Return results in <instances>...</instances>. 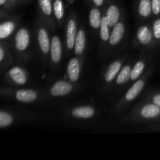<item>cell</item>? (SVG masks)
Instances as JSON below:
<instances>
[{
	"label": "cell",
	"instance_id": "cell-32",
	"mask_svg": "<svg viewBox=\"0 0 160 160\" xmlns=\"http://www.w3.org/2000/svg\"><path fill=\"white\" fill-rule=\"evenodd\" d=\"M67 1H68V2H70V3H72V2H73V0H67Z\"/></svg>",
	"mask_w": 160,
	"mask_h": 160
},
{
	"label": "cell",
	"instance_id": "cell-24",
	"mask_svg": "<svg viewBox=\"0 0 160 160\" xmlns=\"http://www.w3.org/2000/svg\"><path fill=\"white\" fill-rule=\"evenodd\" d=\"M39 7L44 15L49 17L53 12V3L52 0H38Z\"/></svg>",
	"mask_w": 160,
	"mask_h": 160
},
{
	"label": "cell",
	"instance_id": "cell-8",
	"mask_svg": "<svg viewBox=\"0 0 160 160\" xmlns=\"http://www.w3.org/2000/svg\"><path fill=\"white\" fill-rule=\"evenodd\" d=\"M15 97L17 101L20 102L29 103L35 101L38 98V94L35 91L31 89H20L17 91Z\"/></svg>",
	"mask_w": 160,
	"mask_h": 160
},
{
	"label": "cell",
	"instance_id": "cell-2",
	"mask_svg": "<svg viewBox=\"0 0 160 160\" xmlns=\"http://www.w3.org/2000/svg\"><path fill=\"white\" fill-rule=\"evenodd\" d=\"M30 44V34L26 28H21L15 36V46L18 51L23 52L28 48Z\"/></svg>",
	"mask_w": 160,
	"mask_h": 160
},
{
	"label": "cell",
	"instance_id": "cell-34",
	"mask_svg": "<svg viewBox=\"0 0 160 160\" xmlns=\"http://www.w3.org/2000/svg\"><path fill=\"white\" fill-rule=\"evenodd\" d=\"M88 1H89V0H88Z\"/></svg>",
	"mask_w": 160,
	"mask_h": 160
},
{
	"label": "cell",
	"instance_id": "cell-16",
	"mask_svg": "<svg viewBox=\"0 0 160 160\" xmlns=\"http://www.w3.org/2000/svg\"><path fill=\"white\" fill-rule=\"evenodd\" d=\"M106 20L109 27H114L120 19V10L116 5H111L109 6L106 12Z\"/></svg>",
	"mask_w": 160,
	"mask_h": 160
},
{
	"label": "cell",
	"instance_id": "cell-11",
	"mask_svg": "<svg viewBox=\"0 0 160 160\" xmlns=\"http://www.w3.org/2000/svg\"><path fill=\"white\" fill-rule=\"evenodd\" d=\"M72 116L78 119H89L95 116V110L91 106H80L76 107L72 110Z\"/></svg>",
	"mask_w": 160,
	"mask_h": 160
},
{
	"label": "cell",
	"instance_id": "cell-28",
	"mask_svg": "<svg viewBox=\"0 0 160 160\" xmlns=\"http://www.w3.org/2000/svg\"><path fill=\"white\" fill-rule=\"evenodd\" d=\"M152 102L154 104L157 105L158 106H159L160 107V94H157V95L153 96Z\"/></svg>",
	"mask_w": 160,
	"mask_h": 160
},
{
	"label": "cell",
	"instance_id": "cell-4",
	"mask_svg": "<svg viewBox=\"0 0 160 160\" xmlns=\"http://www.w3.org/2000/svg\"><path fill=\"white\" fill-rule=\"evenodd\" d=\"M145 81L144 78L140 80H137L136 82L127 92L126 95L124 96V101L130 102H132L133 100L135 99L140 95L141 92H142L143 88H145Z\"/></svg>",
	"mask_w": 160,
	"mask_h": 160
},
{
	"label": "cell",
	"instance_id": "cell-18",
	"mask_svg": "<svg viewBox=\"0 0 160 160\" xmlns=\"http://www.w3.org/2000/svg\"><path fill=\"white\" fill-rule=\"evenodd\" d=\"M131 68L129 65H127L123 67L120 70V73H118L116 79V82L119 85L125 84L128 82L129 80H131Z\"/></svg>",
	"mask_w": 160,
	"mask_h": 160
},
{
	"label": "cell",
	"instance_id": "cell-6",
	"mask_svg": "<svg viewBox=\"0 0 160 160\" xmlns=\"http://www.w3.org/2000/svg\"><path fill=\"white\" fill-rule=\"evenodd\" d=\"M50 51H51V58L52 62L54 63H58L60 62L62 57V45H61L60 39L58 36L55 35L52 38Z\"/></svg>",
	"mask_w": 160,
	"mask_h": 160
},
{
	"label": "cell",
	"instance_id": "cell-1",
	"mask_svg": "<svg viewBox=\"0 0 160 160\" xmlns=\"http://www.w3.org/2000/svg\"><path fill=\"white\" fill-rule=\"evenodd\" d=\"M73 90V85L70 83L64 81H56L50 89V93L52 96L59 97L64 96Z\"/></svg>",
	"mask_w": 160,
	"mask_h": 160
},
{
	"label": "cell",
	"instance_id": "cell-7",
	"mask_svg": "<svg viewBox=\"0 0 160 160\" xmlns=\"http://www.w3.org/2000/svg\"><path fill=\"white\" fill-rule=\"evenodd\" d=\"M125 33V26L121 22H118L115 26L113 27L112 33L110 34V38H109V45L114 46L117 45L121 42L122 38L124 36Z\"/></svg>",
	"mask_w": 160,
	"mask_h": 160
},
{
	"label": "cell",
	"instance_id": "cell-14",
	"mask_svg": "<svg viewBox=\"0 0 160 160\" xmlns=\"http://www.w3.org/2000/svg\"><path fill=\"white\" fill-rule=\"evenodd\" d=\"M86 48V34L83 29H80L77 34L74 44V53L78 56H81Z\"/></svg>",
	"mask_w": 160,
	"mask_h": 160
},
{
	"label": "cell",
	"instance_id": "cell-27",
	"mask_svg": "<svg viewBox=\"0 0 160 160\" xmlns=\"http://www.w3.org/2000/svg\"><path fill=\"white\" fill-rule=\"evenodd\" d=\"M152 12L155 15H159L160 13V0H151Z\"/></svg>",
	"mask_w": 160,
	"mask_h": 160
},
{
	"label": "cell",
	"instance_id": "cell-9",
	"mask_svg": "<svg viewBox=\"0 0 160 160\" xmlns=\"http://www.w3.org/2000/svg\"><path fill=\"white\" fill-rule=\"evenodd\" d=\"M38 41L40 49L43 54L47 55L50 51V43L48 34L45 28H41L38 32Z\"/></svg>",
	"mask_w": 160,
	"mask_h": 160
},
{
	"label": "cell",
	"instance_id": "cell-30",
	"mask_svg": "<svg viewBox=\"0 0 160 160\" xmlns=\"http://www.w3.org/2000/svg\"><path fill=\"white\" fill-rule=\"evenodd\" d=\"M92 1L96 6H102L103 2H104V0H92Z\"/></svg>",
	"mask_w": 160,
	"mask_h": 160
},
{
	"label": "cell",
	"instance_id": "cell-33",
	"mask_svg": "<svg viewBox=\"0 0 160 160\" xmlns=\"http://www.w3.org/2000/svg\"><path fill=\"white\" fill-rule=\"evenodd\" d=\"M9 1H11V2H15V1H17V0H9Z\"/></svg>",
	"mask_w": 160,
	"mask_h": 160
},
{
	"label": "cell",
	"instance_id": "cell-17",
	"mask_svg": "<svg viewBox=\"0 0 160 160\" xmlns=\"http://www.w3.org/2000/svg\"><path fill=\"white\" fill-rule=\"evenodd\" d=\"M102 19V17L99 9H98L97 8L92 9L90 14H89V23H90L91 27L94 29L99 28L101 26Z\"/></svg>",
	"mask_w": 160,
	"mask_h": 160
},
{
	"label": "cell",
	"instance_id": "cell-5",
	"mask_svg": "<svg viewBox=\"0 0 160 160\" xmlns=\"http://www.w3.org/2000/svg\"><path fill=\"white\" fill-rule=\"evenodd\" d=\"M67 76L72 82H76L79 79L81 65L78 58H72L67 64Z\"/></svg>",
	"mask_w": 160,
	"mask_h": 160
},
{
	"label": "cell",
	"instance_id": "cell-26",
	"mask_svg": "<svg viewBox=\"0 0 160 160\" xmlns=\"http://www.w3.org/2000/svg\"><path fill=\"white\" fill-rule=\"evenodd\" d=\"M153 36L155 38L160 39V19H157L155 20L153 23V30H152Z\"/></svg>",
	"mask_w": 160,
	"mask_h": 160
},
{
	"label": "cell",
	"instance_id": "cell-31",
	"mask_svg": "<svg viewBox=\"0 0 160 160\" xmlns=\"http://www.w3.org/2000/svg\"><path fill=\"white\" fill-rule=\"evenodd\" d=\"M8 0H0V5H1V6H4L5 3Z\"/></svg>",
	"mask_w": 160,
	"mask_h": 160
},
{
	"label": "cell",
	"instance_id": "cell-21",
	"mask_svg": "<svg viewBox=\"0 0 160 160\" xmlns=\"http://www.w3.org/2000/svg\"><path fill=\"white\" fill-rule=\"evenodd\" d=\"M53 12L56 20L60 21L64 17V4L62 0H54L53 2Z\"/></svg>",
	"mask_w": 160,
	"mask_h": 160
},
{
	"label": "cell",
	"instance_id": "cell-12",
	"mask_svg": "<svg viewBox=\"0 0 160 160\" xmlns=\"http://www.w3.org/2000/svg\"><path fill=\"white\" fill-rule=\"evenodd\" d=\"M140 114L144 119H153L160 115V107L156 104H146L142 106Z\"/></svg>",
	"mask_w": 160,
	"mask_h": 160
},
{
	"label": "cell",
	"instance_id": "cell-15",
	"mask_svg": "<svg viewBox=\"0 0 160 160\" xmlns=\"http://www.w3.org/2000/svg\"><path fill=\"white\" fill-rule=\"evenodd\" d=\"M121 67L122 63L120 61H115L109 65L105 73V81L106 83H111L115 80L121 70Z\"/></svg>",
	"mask_w": 160,
	"mask_h": 160
},
{
	"label": "cell",
	"instance_id": "cell-19",
	"mask_svg": "<svg viewBox=\"0 0 160 160\" xmlns=\"http://www.w3.org/2000/svg\"><path fill=\"white\" fill-rule=\"evenodd\" d=\"M15 29V23L12 21H6L0 25V38L2 40L9 37Z\"/></svg>",
	"mask_w": 160,
	"mask_h": 160
},
{
	"label": "cell",
	"instance_id": "cell-3",
	"mask_svg": "<svg viewBox=\"0 0 160 160\" xmlns=\"http://www.w3.org/2000/svg\"><path fill=\"white\" fill-rule=\"evenodd\" d=\"M66 40H67V47L69 50L74 48L75 39L77 37V23L74 19L71 18L68 20L67 25V32H66Z\"/></svg>",
	"mask_w": 160,
	"mask_h": 160
},
{
	"label": "cell",
	"instance_id": "cell-20",
	"mask_svg": "<svg viewBox=\"0 0 160 160\" xmlns=\"http://www.w3.org/2000/svg\"><path fill=\"white\" fill-rule=\"evenodd\" d=\"M152 12L151 0H140L138 4V13L142 17H148Z\"/></svg>",
	"mask_w": 160,
	"mask_h": 160
},
{
	"label": "cell",
	"instance_id": "cell-29",
	"mask_svg": "<svg viewBox=\"0 0 160 160\" xmlns=\"http://www.w3.org/2000/svg\"><path fill=\"white\" fill-rule=\"evenodd\" d=\"M5 57V52H4V48H3L2 46L0 47V61L2 62L3 59H4Z\"/></svg>",
	"mask_w": 160,
	"mask_h": 160
},
{
	"label": "cell",
	"instance_id": "cell-13",
	"mask_svg": "<svg viewBox=\"0 0 160 160\" xmlns=\"http://www.w3.org/2000/svg\"><path fill=\"white\" fill-rule=\"evenodd\" d=\"M153 33L149 29L148 26L140 27L137 31V38L138 40L139 43L142 45H148L151 43L152 40Z\"/></svg>",
	"mask_w": 160,
	"mask_h": 160
},
{
	"label": "cell",
	"instance_id": "cell-23",
	"mask_svg": "<svg viewBox=\"0 0 160 160\" xmlns=\"http://www.w3.org/2000/svg\"><path fill=\"white\" fill-rule=\"evenodd\" d=\"M145 63L144 61H138L134 66L133 69L131 70V81H137L141 75L143 73L144 70H145Z\"/></svg>",
	"mask_w": 160,
	"mask_h": 160
},
{
	"label": "cell",
	"instance_id": "cell-25",
	"mask_svg": "<svg viewBox=\"0 0 160 160\" xmlns=\"http://www.w3.org/2000/svg\"><path fill=\"white\" fill-rule=\"evenodd\" d=\"M13 122L12 116L5 111L0 112V128H4L10 126Z\"/></svg>",
	"mask_w": 160,
	"mask_h": 160
},
{
	"label": "cell",
	"instance_id": "cell-22",
	"mask_svg": "<svg viewBox=\"0 0 160 160\" xmlns=\"http://www.w3.org/2000/svg\"><path fill=\"white\" fill-rule=\"evenodd\" d=\"M109 23H108L106 17H102V19L101 26H100V38H101L102 42H109V38H110V34H109Z\"/></svg>",
	"mask_w": 160,
	"mask_h": 160
},
{
	"label": "cell",
	"instance_id": "cell-10",
	"mask_svg": "<svg viewBox=\"0 0 160 160\" xmlns=\"http://www.w3.org/2000/svg\"><path fill=\"white\" fill-rule=\"evenodd\" d=\"M9 78L15 84L23 85L27 83V74L24 70L19 67H12L9 71Z\"/></svg>",
	"mask_w": 160,
	"mask_h": 160
}]
</instances>
